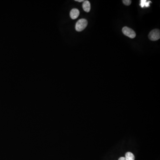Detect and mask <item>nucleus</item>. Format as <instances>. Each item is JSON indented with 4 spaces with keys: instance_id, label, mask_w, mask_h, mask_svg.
Here are the masks:
<instances>
[{
    "instance_id": "nucleus-1",
    "label": "nucleus",
    "mask_w": 160,
    "mask_h": 160,
    "mask_svg": "<svg viewBox=\"0 0 160 160\" xmlns=\"http://www.w3.org/2000/svg\"><path fill=\"white\" fill-rule=\"evenodd\" d=\"M88 25V21L85 19L78 20L75 26V29L78 32H81L85 29Z\"/></svg>"
},
{
    "instance_id": "nucleus-2",
    "label": "nucleus",
    "mask_w": 160,
    "mask_h": 160,
    "mask_svg": "<svg viewBox=\"0 0 160 160\" xmlns=\"http://www.w3.org/2000/svg\"><path fill=\"white\" fill-rule=\"evenodd\" d=\"M149 38L151 41H156L160 38V30L155 29L151 31L149 34Z\"/></svg>"
},
{
    "instance_id": "nucleus-3",
    "label": "nucleus",
    "mask_w": 160,
    "mask_h": 160,
    "mask_svg": "<svg viewBox=\"0 0 160 160\" xmlns=\"http://www.w3.org/2000/svg\"><path fill=\"white\" fill-rule=\"evenodd\" d=\"M122 32L127 37L131 38H135L136 34L133 30L131 28H128V27H124L122 29Z\"/></svg>"
},
{
    "instance_id": "nucleus-4",
    "label": "nucleus",
    "mask_w": 160,
    "mask_h": 160,
    "mask_svg": "<svg viewBox=\"0 0 160 160\" xmlns=\"http://www.w3.org/2000/svg\"><path fill=\"white\" fill-rule=\"evenodd\" d=\"M80 14L79 10L77 9H73L71 10L70 12V16L71 19H76L78 17Z\"/></svg>"
},
{
    "instance_id": "nucleus-5",
    "label": "nucleus",
    "mask_w": 160,
    "mask_h": 160,
    "mask_svg": "<svg viewBox=\"0 0 160 160\" xmlns=\"http://www.w3.org/2000/svg\"><path fill=\"white\" fill-rule=\"evenodd\" d=\"M83 9L85 12H89L90 11L91 9V5H90V2L88 1H85L83 2V5H82Z\"/></svg>"
},
{
    "instance_id": "nucleus-6",
    "label": "nucleus",
    "mask_w": 160,
    "mask_h": 160,
    "mask_svg": "<svg viewBox=\"0 0 160 160\" xmlns=\"http://www.w3.org/2000/svg\"><path fill=\"white\" fill-rule=\"evenodd\" d=\"M125 158L126 160H134L135 157L134 155H133L132 153L128 152L126 153L125 155Z\"/></svg>"
},
{
    "instance_id": "nucleus-7",
    "label": "nucleus",
    "mask_w": 160,
    "mask_h": 160,
    "mask_svg": "<svg viewBox=\"0 0 160 160\" xmlns=\"http://www.w3.org/2000/svg\"><path fill=\"white\" fill-rule=\"evenodd\" d=\"M151 3V1H147L146 0H141L140 2V6L141 8L143 7H148L149 6V3Z\"/></svg>"
},
{
    "instance_id": "nucleus-8",
    "label": "nucleus",
    "mask_w": 160,
    "mask_h": 160,
    "mask_svg": "<svg viewBox=\"0 0 160 160\" xmlns=\"http://www.w3.org/2000/svg\"><path fill=\"white\" fill-rule=\"evenodd\" d=\"M123 2L124 4L125 5L128 6V5H130L131 3V1H130V0H123Z\"/></svg>"
},
{
    "instance_id": "nucleus-9",
    "label": "nucleus",
    "mask_w": 160,
    "mask_h": 160,
    "mask_svg": "<svg viewBox=\"0 0 160 160\" xmlns=\"http://www.w3.org/2000/svg\"><path fill=\"white\" fill-rule=\"evenodd\" d=\"M118 160H126V159L124 157H121L119 158Z\"/></svg>"
},
{
    "instance_id": "nucleus-10",
    "label": "nucleus",
    "mask_w": 160,
    "mask_h": 160,
    "mask_svg": "<svg viewBox=\"0 0 160 160\" xmlns=\"http://www.w3.org/2000/svg\"><path fill=\"white\" fill-rule=\"evenodd\" d=\"M75 1H77V2H81L85 1L84 0H75Z\"/></svg>"
}]
</instances>
